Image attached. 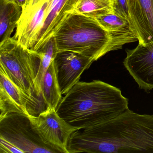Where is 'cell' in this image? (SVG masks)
Returning a JSON list of instances; mask_svg holds the SVG:
<instances>
[{
    "mask_svg": "<svg viewBox=\"0 0 153 153\" xmlns=\"http://www.w3.org/2000/svg\"><path fill=\"white\" fill-rule=\"evenodd\" d=\"M128 109V99L120 88L99 80L79 81L62 97L56 111L76 128L96 126Z\"/></svg>",
    "mask_w": 153,
    "mask_h": 153,
    "instance_id": "2",
    "label": "cell"
},
{
    "mask_svg": "<svg viewBox=\"0 0 153 153\" xmlns=\"http://www.w3.org/2000/svg\"><path fill=\"white\" fill-rule=\"evenodd\" d=\"M31 1H32V0H27V3L26 6H27V5L29 4V3L31 2Z\"/></svg>",
    "mask_w": 153,
    "mask_h": 153,
    "instance_id": "22",
    "label": "cell"
},
{
    "mask_svg": "<svg viewBox=\"0 0 153 153\" xmlns=\"http://www.w3.org/2000/svg\"><path fill=\"white\" fill-rule=\"evenodd\" d=\"M34 130L45 145L56 153H68L67 147L71 134L78 129L60 117L56 109L48 107L38 115L28 116Z\"/></svg>",
    "mask_w": 153,
    "mask_h": 153,
    "instance_id": "6",
    "label": "cell"
},
{
    "mask_svg": "<svg viewBox=\"0 0 153 153\" xmlns=\"http://www.w3.org/2000/svg\"><path fill=\"white\" fill-rule=\"evenodd\" d=\"M94 61L74 52H58L53 60L56 76L62 95L79 81L81 75Z\"/></svg>",
    "mask_w": 153,
    "mask_h": 153,
    "instance_id": "7",
    "label": "cell"
},
{
    "mask_svg": "<svg viewBox=\"0 0 153 153\" xmlns=\"http://www.w3.org/2000/svg\"><path fill=\"white\" fill-rule=\"evenodd\" d=\"M68 153H153V114L129 109L114 119L71 134Z\"/></svg>",
    "mask_w": 153,
    "mask_h": 153,
    "instance_id": "1",
    "label": "cell"
},
{
    "mask_svg": "<svg viewBox=\"0 0 153 153\" xmlns=\"http://www.w3.org/2000/svg\"><path fill=\"white\" fill-rule=\"evenodd\" d=\"M32 100L0 69V119L11 113L27 116L35 107Z\"/></svg>",
    "mask_w": 153,
    "mask_h": 153,
    "instance_id": "10",
    "label": "cell"
},
{
    "mask_svg": "<svg viewBox=\"0 0 153 153\" xmlns=\"http://www.w3.org/2000/svg\"><path fill=\"white\" fill-rule=\"evenodd\" d=\"M51 1V0H42L34 6L23 9L13 37L27 49L33 51Z\"/></svg>",
    "mask_w": 153,
    "mask_h": 153,
    "instance_id": "9",
    "label": "cell"
},
{
    "mask_svg": "<svg viewBox=\"0 0 153 153\" xmlns=\"http://www.w3.org/2000/svg\"><path fill=\"white\" fill-rule=\"evenodd\" d=\"M37 52L41 58V62L34 82V88L36 95L40 102L41 99H42V88L45 75L58 52L54 37L45 43Z\"/></svg>",
    "mask_w": 153,
    "mask_h": 153,
    "instance_id": "14",
    "label": "cell"
},
{
    "mask_svg": "<svg viewBox=\"0 0 153 153\" xmlns=\"http://www.w3.org/2000/svg\"><path fill=\"white\" fill-rule=\"evenodd\" d=\"M0 153H22L23 151L12 143L0 138Z\"/></svg>",
    "mask_w": 153,
    "mask_h": 153,
    "instance_id": "19",
    "label": "cell"
},
{
    "mask_svg": "<svg viewBox=\"0 0 153 153\" xmlns=\"http://www.w3.org/2000/svg\"><path fill=\"white\" fill-rule=\"evenodd\" d=\"M139 44L153 42V0H128Z\"/></svg>",
    "mask_w": 153,
    "mask_h": 153,
    "instance_id": "12",
    "label": "cell"
},
{
    "mask_svg": "<svg viewBox=\"0 0 153 153\" xmlns=\"http://www.w3.org/2000/svg\"><path fill=\"white\" fill-rule=\"evenodd\" d=\"M114 11L128 19L135 30L131 17L130 14L128 5V0H115Z\"/></svg>",
    "mask_w": 153,
    "mask_h": 153,
    "instance_id": "18",
    "label": "cell"
},
{
    "mask_svg": "<svg viewBox=\"0 0 153 153\" xmlns=\"http://www.w3.org/2000/svg\"><path fill=\"white\" fill-rule=\"evenodd\" d=\"M123 65L139 88L149 93L153 89V42L126 49Z\"/></svg>",
    "mask_w": 153,
    "mask_h": 153,
    "instance_id": "8",
    "label": "cell"
},
{
    "mask_svg": "<svg viewBox=\"0 0 153 153\" xmlns=\"http://www.w3.org/2000/svg\"><path fill=\"white\" fill-rule=\"evenodd\" d=\"M77 0H51L33 51L37 52L52 38L62 22L75 7Z\"/></svg>",
    "mask_w": 153,
    "mask_h": 153,
    "instance_id": "11",
    "label": "cell"
},
{
    "mask_svg": "<svg viewBox=\"0 0 153 153\" xmlns=\"http://www.w3.org/2000/svg\"><path fill=\"white\" fill-rule=\"evenodd\" d=\"M42 1V0H32L31 2H30L29 4H28L27 6L26 7H32V6H34V5L39 3V2Z\"/></svg>",
    "mask_w": 153,
    "mask_h": 153,
    "instance_id": "21",
    "label": "cell"
},
{
    "mask_svg": "<svg viewBox=\"0 0 153 153\" xmlns=\"http://www.w3.org/2000/svg\"><path fill=\"white\" fill-rule=\"evenodd\" d=\"M58 52H74L97 61L126 44L138 41L135 33H117L106 31L94 18L71 12L53 36Z\"/></svg>",
    "mask_w": 153,
    "mask_h": 153,
    "instance_id": "3",
    "label": "cell"
},
{
    "mask_svg": "<svg viewBox=\"0 0 153 153\" xmlns=\"http://www.w3.org/2000/svg\"><path fill=\"white\" fill-rule=\"evenodd\" d=\"M95 19L99 24L108 32L117 33L136 34L129 21L114 11Z\"/></svg>",
    "mask_w": 153,
    "mask_h": 153,
    "instance_id": "17",
    "label": "cell"
},
{
    "mask_svg": "<svg viewBox=\"0 0 153 153\" xmlns=\"http://www.w3.org/2000/svg\"><path fill=\"white\" fill-rule=\"evenodd\" d=\"M22 13V7L7 0H0V43L11 37Z\"/></svg>",
    "mask_w": 153,
    "mask_h": 153,
    "instance_id": "13",
    "label": "cell"
},
{
    "mask_svg": "<svg viewBox=\"0 0 153 153\" xmlns=\"http://www.w3.org/2000/svg\"><path fill=\"white\" fill-rule=\"evenodd\" d=\"M0 138L25 153H56L41 140L27 115L11 113L0 119Z\"/></svg>",
    "mask_w": 153,
    "mask_h": 153,
    "instance_id": "5",
    "label": "cell"
},
{
    "mask_svg": "<svg viewBox=\"0 0 153 153\" xmlns=\"http://www.w3.org/2000/svg\"><path fill=\"white\" fill-rule=\"evenodd\" d=\"M115 0H77L72 12L96 18L113 12Z\"/></svg>",
    "mask_w": 153,
    "mask_h": 153,
    "instance_id": "16",
    "label": "cell"
},
{
    "mask_svg": "<svg viewBox=\"0 0 153 153\" xmlns=\"http://www.w3.org/2000/svg\"><path fill=\"white\" fill-rule=\"evenodd\" d=\"M40 62L41 58L37 52L24 47L13 37L0 43V69L36 106L40 102L34 88Z\"/></svg>",
    "mask_w": 153,
    "mask_h": 153,
    "instance_id": "4",
    "label": "cell"
},
{
    "mask_svg": "<svg viewBox=\"0 0 153 153\" xmlns=\"http://www.w3.org/2000/svg\"><path fill=\"white\" fill-rule=\"evenodd\" d=\"M10 2L16 3L17 5L22 7L23 9L25 8L26 7L27 0H7Z\"/></svg>",
    "mask_w": 153,
    "mask_h": 153,
    "instance_id": "20",
    "label": "cell"
},
{
    "mask_svg": "<svg viewBox=\"0 0 153 153\" xmlns=\"http://www.w3.org/2000/svg\"><path fill=\"white\" fill-rule=\"evenodd\" d=\"M62 95L56 76L53 61L47 70L43 81L42 97L46 108L50 107L56 109L62 99Z\"/></svg>",
    "mask_w": 153,
    "mask_h": 153,
    "instance_id": "15",
    "label": "cell"
}]
</instances>
